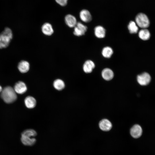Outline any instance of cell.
Wrapping results in <instances>:
<instances>
[{"label":"cell","mask_w":155,"mask_h":155,"mask_svg":"<svg viewBox=\"0 0 155 155\" xmlns=\"http://www.w3.org/2000/svg\"><path fill=\"white\" fill-rule=\"evenodd\" d=\"M53 85L54 88L58 91L62 90L65 87V84L64 81L60 79L55 80L53 82Z\"/></svg>","instance_id":"cell-18"},{"label":"cell","mask_w":155,"mask_h":155,"mask_svg":"<svg viewBox=\"0 0 155 155\" xmlns=\"http://www.w3.org/2000/svg\"><path fill=\"white\" fill-rule=\"evenodd\" d=\"M65 21L66 24L70 28H74L77 23L76 18L71 14L66 15Z\"/></svg>","instance_id":"cell-10"},{"label":"cell","mask_w":155,"mask_h":155,"mask_svg":"<svg viewBox=\"0 0 155 155\" xmlns=\"http://www.w3.org/2000/svg\"><path fill=\"white\" fill-rule=\"evenodd\" d=\"M13 37L11 30L8 27L5 28L0 34V49L7 47Z\"/></svg>","instance_id":"cell-2"},{"label":"cell","mask_w":155,"mask_h":155,"mask_svg":"<svg viewBox=\"0 0 155 155\" xmlns=\"http://www.w3.org/2000/svg\"><path fill=\"white\" fill-rule=\"evenodd\" d=\"M56 2L61 6H65L67 3L68 0H55Z\"/></svg>","instance_id":"cell-23"},{"label":"cell","mask_w":155,"mask_h":155,"mask_svg":"<svg viewBox=\"0 0 155 155\" xmlns=\"http://www.w3.org/2000/svg\"><path fill=\"white\" fill-rule=\"evenodd\" d=\"M113 49L110 47L106 46L103 48L102 51V56L106 58L111 57L113 53Z\"/></svg>","instance_id":"cell-21"},{"label":"cell","mask_w":155,"mask_h":155,"mask_svg":"<svg viewBox=\"0 0 155 155\" xmlns=\"http://www.w3.org/2000/svg\"><path fill=\"white\" fill-rule=\"evenodd\" d=\"M87 27L80 22H77L74 27L73 33L77 36H80L84 35L87 31Z\"/></svg>","instance_id":"cell-5"},{"label":"cell","mask_w":155,"mask_h":155,"mask_svg":"<svg viewBox=\"0 0 155 155\" xmlns=\"http://www.w3.org/2000/svg\"><path fill=\"white\" fill-rule=\"evenodd\" d=\"M41 30L42 33L47 36L51 35L54 32L51 25L49 23L44 24L42 26Z\"/></svg>","instance_id":"cell-15"},{"label":"cell","mask_w":155,"mask_h":155,"mask_svg":"<svg viewBox=\"0 0 155 155\" xmlns=\"http://www.w3.org/2000/svg\"><path fill=\"white\" fill-rule=\"evenodd\" d=\"M21 140L23 144L27 146H32L33 145L36 140L34 137L24 135H21Z\"/></svg>","instance_id":"cell-12"},{"label":"cell","mask_w":155,"mask_h":155,"mask_svg":"<svg viewBox=\"0 0 155 155\" xmlns=\"http://www.w3.org/2000/svg\"><path fill=\"white\" fill-rule=\"evenodd\" d=\"M95 65L94 62L91 60H87L84 63L83 67L84 71L86 73H91L94 68Z\"/></svg>","instance_id":"cell-14"},{"label":"cell","mask_w":155,"mask_h":155,"mask_svg":"<svg viewBox=\"0 0 155 155\" xmlns=\"http://www.w3.org/2000/svg\"><path fill=\"white\" fill-rule=\"evenodd\" d=\"M1 96L5 102L9 104L15 102L17 98L14 88L10 86L5 87L1 92Z\"/></svg>","instance_id":"cell-1"},{"label":"cell","mask_w":155,"mask_h":155,"mask_svg":"<svg viewBox=\"0 0 155 155\" xmlns=\"http://www.w3.org/2000/svg\"><path fill=\"white\" fill-rule=\"evenodd\" d=\"M135 22L137 26L142 29L148 27L150 24L147 16L142 13H139L136 16Z\"/></svg>","instance_id":"cell-3"},{"label":"cell","mask_w":155,"mask_h":155,"mask_svg":"<svg viewBox=\"0 0 155 155\" xmlns=\"http://www.w3.org/2000/svg\"><path fill=\"white\" fill-rule=\"evenodd\" d=\"M24 102L26 107L29 109L34 108L37 103L35 98L31 96H28L26 97L24 99Z\"/></svg>","instance_id":"cell-9"},{"label":"cell","mask_w":155,"mask_h":155,"mask_svg":"<svg viewBox=\"0 0 155 155\" xmlns=\"http://www.w3.org/2000/svg\"><path fill=\"white\" fill-rule=\"evenodd\" d=\"M138 36L142 40H146L150 38V34L149 31L146 28H143L139 32Z\"/></svg>","instance_id":"cell-19"},{"label":"cell","mask_w":155,"mask_h":155,"mask_svg":"<svg viewBox=\"0 0 155 155\" xmlns=\"http://www.w3.org/2000/svg\"><path fill=\"white\" fill-rule=\"evenodd\" d=\"M102 76L103 78L107 81H109L113 79L114 73L112 70L109 68H106L102 72Z\"/></svg>","instance_id":"cell-16"},{"label":"cell","mask_w":155,"mask_h":155,"mask_svg":"<svg viewBox=\"0 0 155 155\" xmlns=\"http://www.w3.org/2000/svg\"><path fill=\"white\" fill-rule=\"evenodd\" d=\"M131 136L134 138H137L140 137L142 133V129L141 126L138 125H134L130 130Z\"/></svg>","instance_id":"cell-6"},{"label":"cell","mask_w":155,"mask_h":155,"mask_svg":"<svg viewBox=\"0 0 155 155\" xmlns=\"http://www.w3.org/2000/svg\"><path fill=\"white\" fill-rule=\"evenodd\" d=\"M99 127L102 130L104 131H108L111 129L112 127V124L111 122L108 119H104L100 122Z\"/></svg>","instance_id":"cell-11"},{"label":"cell","mask_w":155,"mask_h":155,"mask_svg":"<svg viewBox=\"0 0 155 155\" xmlns=\"http://www.w3.org/2000/svg\"><path fill=\"white\" fill-rule=\"evenodd\" d=\"M37 135L36 131L32 129H28L25 130L21 133V135L30 136L32 137L35 136Z\"/></svg>","instance_id":"cell-22"},{"label":"cell","mask_w":155,"mask_h":155,"mask_svg":"<svg viewBox=\"0 0 155 155\" xmlns=\"http://www.w3.org/2000/svg\"><path fill=\"white\" fill-rule=\"evenodd\" d=\"M18 68L20 72L25 73L27 72L29 70L30 65L27 61L22 60L18 63Z\"/></svg>","instance_id":"cell-13"},{"label":"cell","mask_w":155,"mask_h":155,"mask_svg":"<svg viewBox=\"0 0 155 155\" xmlns=\"http://www.w3.org/2000/svg\"><path fill=\"white\" fill-rule=\"evenodd\" d=\"M137 80L138 84L142 86H146L151 82V76L147 72H144L137 75Z\"/></svg>","instance_id":"cell-4"},{"label":"cell","mask_w":155,"mask_h":155,"mask_svg":"<svg viewBox=\"0 0 155 155\" xmlns=\"http://www.w3.org/2000/svg\"><path fill=\"white\" fill-rule=\"evenodd\" d=\"M95 36L98 38H104L105 36L106 31L102 26H96L94 29Z\"/></svg>","instance_id":"cell-17"},{"label":"cell","mask_w":155,"mask_h":155,"mask_svg":"<svg viewBox=\"0 0 155 155\" xmlns=\"http://www.w3.org/2000/svg\"><path fill=\"white\" fill-rule=\"evenodd\" d=\"M128 29L131 34H135L138 30V26L136 23L132 21L130 22L128 25Z\"/></svg>","instance_id":"cell-20"},{"label":"cell","mask_w":155,"mask_h":155,"mask_svg":"<svg viewBox=\"0 0 155 155\" xmlns=\"http://www.w3.org/2000/svg\"><path fill=\"white\" fill-rule=\"evenodd\" d=\"M14 89L16 93L22 94L27 90V88L26 84L22 81H19L15 84Z\"/></svg>","instance_id":"cell-7"},{"label":"cell","mask_w":155,"mask_h":155,"mask_svg":"<svg viewBox=\"0 0 155 155\" xmlns=\"http://www.w3.org/2000/svg\"><path fill=\"white\" fill-rule=\"evenodd\" d=\"M2 88L1 87V86L0 85V92H1L2 90Z\"/></svg>","instance_id":"cell-24"},{"label":"cell","mask_w":155,"mask_h":155,"mask_svg":"<svg viewBox=\"0 0 155 155\" xmlns=\"http://www.w3.org/2000/svg\"><path fill=\"white\" fill-rule=\"evenodd\" d=\"M79 16L81 20L85 22H90L92 20V16L90 12L87 9L82 10L80 12Z\"/></svg>","instance_id":"cell-8"}]
</instances>
